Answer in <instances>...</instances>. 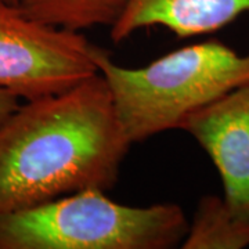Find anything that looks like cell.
<instances>
[{
    "mask_svg": "<svg viewBox=\"0 0 249 249\" xmlns=\"http://www.w3.org/2000/svg\"><path fill=\"white\" fill-rule=\"evenodd\" d=\"M19 106V98L10 90L0 88V121H3Z\"/></svg>",
    "mask_w": 249,
    "mask_h": 249,
    "instance_id": "9",
    "label": "cell"
},
{
    "mask_svg": "<svg viewBox=\"0 0 249 249\" xmlns=\"http://www.w3.org/2000/svg\"><path fill=\"white\" fill-rule=\"evenodd\" d=\"M219 173L223 198L249 222V82L191 112L180 124Z\"/></svg>",
    "mask_w": 249,
    "mask_h": 249,
    "instance_id": "5",
    "label": "cell"
},
{
    "mask_svg": "<svg viewBox=\"0 0 249 249\" xmlns=\"http://www.w3.org/2000/svg\"><path fill=\"white\" fill-rule=\"evenodd\" d=\"M3 1H9V3H14V4H18V0H3Z\"/></svg>",
    "mask_w": 249,
    "mask_h": 249,
    "instance_id": "10",
    "label": "cell"
},
{
    "mask_svg": "<svg viewBox=\"0 0 249 249\" xmlns=\"http://www.w3.org/2000/svg\"><path fill=\"white\" fill-rule=\"evenodd\" d=\"M89 188L0 214V249H169L188 229L178 204L129 206Z\"/></svg>",
    "mask_w": 249,
    "mask_h": 249,
    "instance_id": "3",
    "label": "cell"
},
{
    "mask_svg": "<svg viewBox=\"0 0 249 249\" xmlns=\"http://www.w3.org/2000/svg\"><path fill=\"white\" fill-rule=\"evenodd\" d=\"M249 247V222L232 212L223 196H202L188 222L183 249H244Z\"/></svg>",
    "mask_w": 249,
    "mask_h": 249,
    "instance_id": "7",
    "label": "cell"
},
{
    "mask_svg": "<svg viewBox=\"0 0 249 249\" xmlns=\"http://www.w3.org/2000/svg\"><path fill=\"white\" fill-rule=\"evenodd\" d=\"M28 16L40 22L80 32L114 25L124 0H18Z\"/></svg>",
    "mask_w": 249,
    "mask_h": 249,
    "instance_id": "8",
    "label": "cell"
},
{
    "mask_svg": "<svg viewBox=\"0 0 249 249\" xmlns=\"http://www.w3.org/2000/svg\"><path fill=\"white\" fill-rule=\"evenodd\" d=\"M94 61L132 144L180 129L187 115L249 82V52L220 40L184 46L134 68L116 64L97 46Z\"/></svg>",
    "mask_w": 249,
    "mask_h": 249,
    "instance_id": "2",
    "label": "cell"
},
{
    "mask_svg": "<svg viewBox=\"0 0 249 249\" xmlns=\"http://www.w3.org/2000/svg\"><path fill=\"white\" fill-rule=\"evenodd\" d=\"M132 142L104 78L19 104L0 121V214L111 190Z\"/></svg>",
    "mask_w": 249,
    "mask_h": 249,
    "instance_id": "1",
    "label": "cell"
},
{
    "mask_svg": "<svg viewBox=\"0 0 249 249\" xmlns=\"http://www.w3.org/2000/svg\"><path fill=\"white\" fill-rule=\"evenodd\" d=\"M241 16L249 17V0H124L109 37L122 43L140 29L163 27L187 39L216 32Z\"/></svg>",
    "mask_w": 249,
    "mask_h": 249,
    "instance_id": "6",
    "label": "cell"
},
{
    "mask_svg": "<svg viewBox=\"0 0 249 249\" xmlns=\"http://www.w3.org/2000/svg\"><path fill=\"white\" fill-rule=\"evenodd\" d=\"M96 49L80 32L40 22L0 0V88L19 100L62 93L96 75Z\"/></svg>",
    "mask_w": 249,
    "mask_h": 249,
    "instance_id": "4",
    "label": "cell"
}]
</instances>
